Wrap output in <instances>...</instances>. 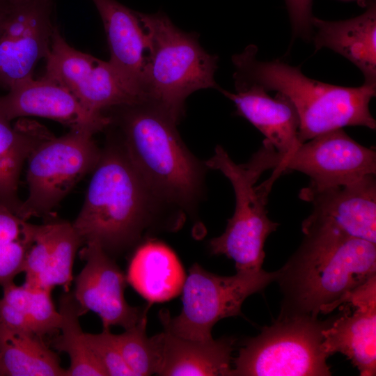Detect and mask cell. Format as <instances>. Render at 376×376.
Listing matches in <instances>:
<instances>
[{
  "label": "cell",
  "instance_id": "10",
  "mask_svg": "<svg viewBox=\"0 0 376 376\" xmlns=\"http://www.w3.org/2000/svg\"><path fill=\"white\" fill-rule=\"evenodd\" d=\"M55 0H6L0 10V88L33 77L48 56Z\"/></svg>",
  "mask_w": 376,
  "mask_h": 376
},
{
  "label": "cell",
  "instance_id": "23",
  "mask_svg": "<svg viewBox=\"0 0 376 376\" xmlns=\"http://www.w3.org/2000/svg\"><path fill=\"white\" fill-rule=\"evenodd\" d=\"M1 375L67 376L58 354L31 332L0 331Z\"/></svg>",
  "mask_w": 376,
  "mask_h": 376
},
{
  "label": "cell",
  "instance_id": "17",
  "mask_svg": "<svg viewBox=\"0 0 376 376\" xmlns=\"http://www.w3.org/2000/svg\"><path fill=\"white\" fill-rule=\"evenodd\" d=\"M103 23L110 52L109 62L127 86L142 100L148 40L134 12L117 0H92Z\"/></svg>",
  "mask_w": 376,
  "mask_h": 376
},
{
  "label": "cell",
  "instance_id": "12",
  "mask_svg": "<svg viewBox=\"0 0 376 376\" xmlns=\"http://www.w3.org/2000/svg\"><path fill=\"white\" fill-rule=\"evenodd\" d=\"M292 171L308 175L311 188L344 185L367 175H376V151L355 141L343 128L337 129L281 154L272 175L278 179Z\"/></svg>",
  "mask_w": 376,
  "mask_h": 376
},
{
  "label": "cell",
  "instance_id": "6",
  "mask_svg": "<svg viewBox=\"0 0 376 376\" xmlns=\"http://www.w3.org/2000/svg\"><path fill=\"white\" fill-rule=\"evenodd\" d=\"M334 318L322 321L281 313L276 322L245 342L233 359L230 376L331 375L322 347V331Z\"/></svg>",
  "mask_w": 376,
  "mask_h": 376
},
{
  "label": "cell",
  "instance_id": "26",
  "mask_svg": "<svg viewBox=\"0 0 376 376\" xmlns=\"http://www.w3.org/2000/svg\"><path fill=\"white\" fill-rule=\"evenodd\" d=\"M147 314L134 327L125 329L120 334H113V339L128 368L134 376L156 374L160 360L158 334L148 337L146 329Z\"/></svg>",
  "mask_w": 376,
  "mask_h": 376
},
{
  "label": "cell",
  "instance_id": "2",
  "mask_svg": "<svg viewBox=\"0 0 376 376\" xmlns=\"http://www.w3.org/2000/svg\"><path fill=\"white\" fill-rule=\"evenodd\" d=\"M159 201L130 162L120 139L103 149L72 224L84 244L94 242L111 257L139 244L157 223Z\"/></svg>",
  "mask_w": 376,
  "mask_h": 376
},
{
  "label": "cell",
  "instance_id": "1",
  "mask_svg": "<svg viewBox=\"0 0 376 376\" xmlns=\"http://www.w3.org/2000/svg\"><path fill=\"white\" fill-rule=\"evenodd\" d=\"M304 235L275 281L283 295L281 313L318 318L376 275V244L329 228Z\"/></svg>",
  "mask_w": 376,
  "mask_h": 376
},
{
  "label": "cell",
  "instance_id": "11",
  "mask_svg": "<svg viewBox=\"0 0 376 376\" xmlns=\"http://www.w3.org/2000/svg\"><path fill=\"white\" fill-rule=\"evenodd\" d=\"M45 73L68 88L90 113L142 100L124 83L109 61H102L70 45L55 26Z\"/></svg>",
  "mask_w": 376,
  "mask_h": 376
},
{
  "label": "cell",
  "instance_id": "19",
  "mask_svg": "<svg viewBox=\"0 0 376 376\" xmlns=\"http://www.w3.org/2000/svg\"><path fill=\"white\" fill-rule=\"evenodd\" d=\"M160 360L156 375L164 376H230L235 339L223 337L206 341L158 334Z\"/></svg>",
  "mask_w": 376,
  "mask_h": 376
},
{
  "label": "cell",
  "instance_id": "16",
  "mask_svg": "<svg viewBox=\"0 0 376 376\" xmlns=\"http://www.w3.org/2000/svg\"><path fill=\"white\" fill-rule=\"evenodd\" d=\"M0 112L10 121L37 116L70 129H88L95 133L107 129L111 123L108 114L90 113L68 88L45 75L19 81L0 95Z\"/></svg>",
  "mask_w": 376,
  "mask_h": 376
},
{
  "label": "cell",
  "instance_id": "18",
  "mask_svg": "<svg viewBox=\"0 0 376 376\" xmlns=\"http://www.w3.org/2000/svg\"><path fill=\"white\" fill-rule=\"evenodd\" d=\"M219 90L234 102L237 113L257 128L278 152L288 153L300 144L299 116L285 95L277 93L272 97L257 84L237 88L235 93Z\"/></svg>",
  "mask_w": 376,
  "mask_h": 376
},
{
  "label": "cell",
  "instance_id": "33",
  "mask_svg": "<svg viewBox=\"0 0 376 376\" xmlns=\"http://www.w3.org/2000/svg\"><path fill=\"white\" fill-rule=\"evenodd\" d=\"M0 375H1V365H0Z\"/></svg>",
  "mask_w": 376,
  "mask_h": 376
},
{
  "label": "cell",
  "instance_id": "25",
  "mask_svg": "<svg viewBox=\"0 0 376 376\" xmlns=\"http://www.w3.org/2000/svg\"><path fill=\"white\" fill-rule=\"evenodd\" d=\"M49 219L52 230L49 258L36 288L52 291L56 286H61L64 291H70L76 253L84 242L72 223L54 216Z\"/></svg>",
  "mask_w": 376,
  "mask_h": 376
},
{
  "label": "cell",
  "instance_id": "28",
  "mask_svg": "<svg viewBox=\"0 0 376 376\" xmlns=\"http://www.w3.org/2000/svg\"><path fill=\"white\" fill-rule=\"evenodd\" d=\"M89 347L107 376H134L125 363L110 330L86 333Z\"/></svg>",
  "mask_w": 376,
  "mask_h": 376
},
{
  "label": "cell",
  "instance_id": "13",
  "mask_svg": "<svg viewBox=\"0 0 376 376\" xmlns=\"http://www.w3.org/2000/svg\"><path fill=\"white\" fill-rule=\"evenodd\" d=\"M79 251L85 265L75 277L72 292L86 314L92 311L100 318L103 330L111 326L125 329L136 325L148 313L152 304L146 307L130 306L125 299L126 275L99 244L91 242Z\"/></svg>",
  "mask_w": 376,
  "mask_h": 376
},
{
  "label": "cell",
  "instance_id": "27",
  "mask_svg": "<svg viewBox=\"0 0 376 376\" xmlns=\"http://www.w3.org/2000/svg\"><path fill=\"white\" fill-rule=\"evenodd\" d=\"M26 287L29 288L27 315L31 331L42 337L59 331L61 316L52 299V291Z\"/></svg>",
  "mask_w": 376,
  "mask_h": 376
},
{
  "label": "cell",
  "instance_id": "20",
  "mask_svg": "<svg viewBox=\"0 0 376 376\" xmlns=\"http://www.w3.org/2000/svg\"><path fill=\"white\" fill-rule=\"evenodd\" d=\"M127 281L149 303L169 301L182 292L186 279L175 252L164 243L147 240L129 263Z\"/></svg>",
  "mask_w": 376,
  "mask_h": 376
},
{
  "label": "cell",
  "instance_id": "30",
  "mask_svg": "<svg viewBox=\"0 0 376 376\" xmlns=\"http://www.w3.org/2000/svg\"><path fill=\"white\" fill-rule=\"evenodd\" d=\"M293 31L297 35L307 37L311 29L312 0H285Z\"/></svg>",
  "mask_w": 376,
  "mask_h": 376
},
{
  "label": "cell",
  "instance_id": "7",
  "mask_svg": "<svg viewBox=\"0 0 376 376\" xmlns=\"http://www.w3.org/2000/svg\"><path fill=\"white\" fill-rule=\"evenodd\" d=\"M276 150L265 139L262 147L245 164L235 163L220 146L206 162L207 167L219 171L230 182L235 196V208L225 231L217 237L218 246L240 258H251L264 251L267 237L279 224L270 220L266 205L268 195L276 180L270 176L256 185L260 175L276 166Z\"/></svg>",
  "mask_w": 376,
  "mask_h": 376
},
{
  "label": "cell",
  "instance_id": "31",
  "mask_svg": "<svg viewBox=\"0 0 376 376\" xmlns=\"http://www.w3.org/2000/svg\"><path fill=\"white\" fill-rule=\"evenodd\" d=\"M26 221L0 205V242L22 239L25 235Z\"/></svg>",
  "mask_w": 376,
  "mask_h": 376
},
{
  "label": "cell",
  "instance_id": "24",
  "mask_svg": "<svg viewBox=\"0 0 376 376\" xmlns=\"http://www.w3.org/2000/svg\"><path fill=\"white\" fill-rule=\"evenodd\" d=\"M61 316V334L52 340V346L70 358L67 376H107L91 350L86 333L79 323V317L84 315L72 292L64 291L59 298Z\"/></svg>",
  "mask_w": 376,
  "mask_h": 376
},
{
  "label": "cell",
  "instance_id": "9",
  "mask_svg": "<svg viewBox=\"0 0 376 376\" xmlns=\"http://www.w3.org/2000/svg\"><path fill=\"white\" fill-rule=\"evenodd\" d=\"M278 272L238 271L233 276L214 274L194 263L182 290L180 313L171 318L169 311H159L164 329L182 338L206 341L220 320L240 315L243 302L250 295L275 281Z\"/></svg>",
  "mask_w": 376,
  "mask_h": 376
},
{
  "label": "cell",
  "instance_id": "4",
  "mask_svg": "<svg viewBox=\"0 0 376 376\" xmlns=\"http://www.w3.org/2000/svg\"><path fill=\"white\" fill-rule=\"evenodd\" d=\"M256 51V47L250 45L233 56L237 70L235 88L257 84L285 95L299 116L300 143L347 126L375 129L376 121L369 108L375 96V84L343 87L322 83L281 61H259Z\"/></svg>",
  "mask_w": 376,
  "mask_h": 376
},
{
  "label": "cell",
  "instance_id": "3",
  "mask_svg": "<svg viewBox=\"0 0 376 376\" xmlns=\"http://www.w3.org/2000/svg\"><path fill=\"white\" fill-rule=\"evenodd\" d=\"M109 110L127 155L157 200L193 209L203 190L204 167L183 143L177 122L146 100Z\"/></svg>",
  "mask_w": 376,
  "mask_h": 376
},
{
  "label": "cell",
  "instance_id": "34",
  "mask_svg": "<svg viewBox=\"0 0 376 376\" xmlns=\"http://www.w3.org/2000/svg\"><path fill=\"white\" fill-rule=\"evenodd\" d=\"M2 1H4V0H2Z\"/></svg>",
  "mask_w": 376,
  "mask_h": 376
},
{
  "label": "cell",
  "instance_id": "22",
  "mask_svg": "<svg viewBox=\"0 0 376 376\" xmlns=\"http://www.w3.org/2000/svg\"><path fill=\"white\" fill-rule=\"evenodd\" d=\"M49 133L37 122L22 118L13 125L0 112V205L17 216L22 203L18 188L23 164Z\"/></svg>",
  "mask_w": 376,
  "mask_h": 376
},
{
  "label": "cell",
  "instance_id": "15",
  "mask_svg": "<svg viewBox=\"0 0 376 376\" xmlns=\"http://www.w3.org/2000/svg\"><path fill=\"white\" fill-rule=\"evenodd\" d=\"M344 303L354 311L335 316L322 331V350L328 357L337 352L347 357L361 376L375 375L376 275L346 293L334 308Z\"/></svg>",
  "mask_w": 376,
  "mask_h": 376
},
{
  "label": "cell",
  "instance_id": "5",
  "mask_svg": "<svg viewBox=\"0 0 376 376\" xmlns=\"http://www.w3.org/2000/svg\"><path fill=\"white\" fill-rule=\"evenodd\" d=\"M137 15L148 40L144 97L178 123L190 94L220 88L214 78L217 57L201 46L197 36L179 29L164 13Z\"/></svg>",
  "mask_w": 376,
  "mask_h": 376
},
{
  "label": "cell",
  "instance_id": "21",
  "mask_svg": "<svg viewBox=\"0 0 376 376\" xmlns=\"http://www.w3.org/2000/svg\"><path fill=\"white\" fill-rule=\"evenodd\" d=\"M316 49L329 48L343 55L363 73L365 84H376V9L372 5L362 15L343 21L312 17Z\"/></svg>",
  "mask_w": 376,
  "mask_h": 376
},
{
  "label": "cell",
  "instance_id": "14",
  "mask_svg": "<svg viewBox=\"0 0 376 376\" xmlns=\"http://www.w3.org/2000/svg\"><path fill=\"white\" fill-rule=\"evenodd\" d=\"M299 198L313 205L311 214L301 224L304 233L329 228L376 244L375 174L322 189L307 187L300 191Z\"/></svg>",
  "mask_w": 376,
  "mask_h": 376
},
{
  "label": "cell",
  "instance_id": "32",
  "mask_svg": "<svg viewBox=\"0 0 376 376\" xmlns=\"http://www.w3.org/2000/svg\"><path fill=\"white\" fill-rule=\"evenodd\" d=\"M5 1L6 0H4V1L0 0V10H1Z\"/></svg>",
  "mask_w": 376,
  "mask_h": 376
},
{
  "label": "cell",
  "instance_id": "29",
  "mask_svg": "<svg viewBox=\"0 0 376 376\" xmlns=\"http://www.w3.org/2000/svg\"><path fill=\"white\" fill-rule=\"evenodd\" d=\"M31 243L26 224L24 237L19 240L0 242V285L13 282L15 277L23 272L26 251Z\"/></svg>",
  "mask_w": 376,
  "mask_h": 376
},
{
  "label": "cell",
  "instance_id": "8",
  "mask_svg": "<svg viewBox=\"0 0 376 376\" xmlns=\"http://www.w3.org/2000/svg\"><path fill=\"white\" fill-rule=\"evenodd\" d=\"M95 133L88 129H70L59 137L51 132L32 150L27 161L28 196L17 217L45 219L86 175L92 173L101 154Z\"/></svg>",
  "mask_w": 376,
  "mask_h": 376
}]
</instances>
